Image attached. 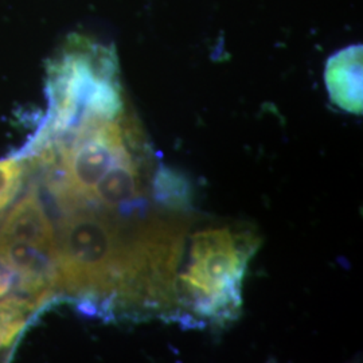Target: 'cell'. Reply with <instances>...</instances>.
Instances as JSON below:
<instances>
[{
  "instance_id": "cell-4",
  "label": "cell",
  "mask_w": 363,
  "mask_h": 363,
  "mask_svg": "<svg viewBox=\"0 0 363 363\" xmlns=\"http://www.w3.org/2000/svg\"><path fill=\"white\" fill-rule=\"evenodd\" d=\"M152 196L159 208L184 213L191 202L190 184L174 169L160 167L152 178Z\"/></svg>"
},
{
  "instance_id": "cell-2",
  "label": "cell",
  "mask_w": 363,
  "mask_h": 363,
  "mask_svg": "<svg viewBox=\"0 0 363 363\" xmlns=\"http://www.w3.org/2000/svg\"><path fill=\"white\" fill-rule=\"evenodd\" d=\"M0 265L23 286H50L55 279V230L35 184L0 223Z\"/></svg>"
},
{
  "instance_id": "cell-5",
  "label": "cell",
  "mask_w": 363,
  "mask_h": 363,
  "mask_svg": "<svg viewBox=\"0 0 363 363\" xmlns=\"http://www.w3.org/2000/svg\"><path fill=\"white\" fill-rule=\"evenodd\" d=\"M25 171V162L21 157H7L0 160V213L13 202L18 195Z\"/></svg>"
},
{
  "instance_id": "cell-1",
  "label": "cell",
  "mask_w": 363,
  "mask_h": 363,
  "mask_svg": "<svg viewBox=\"0 0 363 363\" xmlns=\"http://www.w3.org/2000/svg\"><path fill=\"white\" fill-rule=\"evenodd\" d=\"M259 238L250 230L206 229L193 235L175 303L199 323L225 325L242 304V281Z\"/></svg>"
},
{
  "instance_id": "cell-3",
  "label": "cell",
  "mask_w": 363,
  "mask_h": 363,
  "mask_svg": "<svg viewBox=\"0 0 363 363\" xmlns=\"http://www.w3.org/2000/svg\"><path fill=\"white\" fill-rule=\"evenodd\" d=\"M325 86L340 109L362 113V48L351 46L331 57L325 66Z\"/></svg>"
}]
</instances>
